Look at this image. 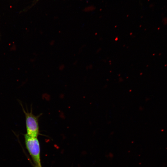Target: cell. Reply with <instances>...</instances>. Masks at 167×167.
I'll list each match as a JSON object with an SVG mask.
<instances>
[{"label": "cell", "mask_w": 167, "mask_h": 167, "mask_svg": "<svg viewBox=\"0 0 167 167\" xmlns=\"http://www.w3.org/2000/svg\"><path fill=\"white\" fill-rule=\"evenodd\" d=\"M20 103L25 114L26 134L30 136L37 137L39 134V118L40 115H34L32 113V108L30 112L28 110L26 111L21 102Z\"/></svg>", "instance_id": "cell-1"}, {"label": "cell", "mask_w": 167, "mask_h": 167, "mask_svg": "<svg viewBox=\"0 0 167 167\" xmlns=\"http://www.w3.org/2000/svg\"><path fill=\"white\" fill-rule=\"evenodd\" d=\"M26 148L35 165L41 166L40 158V148L37 137L30 136L26 134L24 135Z\"/></svg>", "instance_id": "cell-2"}, {"label": "cell", "mask_w": 167, "mask_h": 167, "mask_svg": "<svg viewBox=\"0 0 167 167\" xmlns=\"http://www.w3.org/2000/svg\"><path fill=\"white\" fill-rule=\"evenodd\" d=\"M65 68V66L63 64L60 65L59 66V69L61 70H62Z\"/></svg>", "instance_id": "cell-3"}, {"label": "cell", "mask_w": 167, "mask_h": 167, "mask_svg": "<svg viewBox=\"0 0 167 167\" xmlns=\"http://www.w3.org/2000/svg\"><path fill=\"white\" fill-rule=\"evenodd\" d=\"M54 43V41H52L50 43V44L51 45H53Z\"/></svg>", "instance_id": "cell-4"}, {"label": "cell", "mask_w": 167, "mask_h": 167, "mask_svg": "<svg viewBox=\"0 0 167 167\" xmlns=\"http://www.w3.org/2000/svg\"><path fill=\"white\" fill-rule=\"evenodd\" d=\"M35 167H42L41 166H35Z\"/></svg>", "instance_id": "cell-5"}]
</instances>
